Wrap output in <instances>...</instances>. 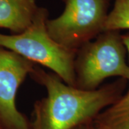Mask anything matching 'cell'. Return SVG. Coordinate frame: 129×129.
<instances>
[{
	"label": "cell",
	"mask_w": 129,
	"mask_h": 129,
	"mask_svg": "<svg viewBox=\"0 0 129 129\" xmlns=\"http://www.w3.org/2000/svg\"><path fill=\"white\" fill-rule=\"evenodd\" d=\"M75 129H100L98 128L97 126H95L94 123L91 122V123H86V124L82 125L80 126H79L78 128H76Z\"/></svg>",
	"instance_id": "10"
},
{
	"label": "cell",
	"mask_w": 129,
	"mask_h": 129,
	"mask_svg": "<svg viewBox=\"0 0 129 129\" xmlns=\"http://www.w3.org/2000/svg\"><path fill=\"white\" fill-rule=\"evenodd\" d=\"M62 13L47 19L46 27L54 40L77 51L104 32L108 0H63Z\"/></svg>",
	"instance_id": "4"
},
{
	"label": "cell",
	"mask_w": 129,
	"mask_h": 129,
	"mask_svg": "<svg viewBox=\"0 0 129 129\" xmlns=\"http://www.w3.org/2000/svg\"><path fill=\"white\" fill-rule=\"evenodd\" d=\"M29 76L44 86L47 95L35 102L32 129H75L92 122L123 95L128 80L118 78L92 90L64 83L54 73L35 66Z\"/></svg>",
	"instance_id": "1"
},
{
	"label": "cell",
	"mask_w": 129,
	"mask_h": 129,
	"mask_svg": "<svg viewBox=\"0 0 129 129\" xmlns=\"http://www.w3.org/2000/svg\"><path fill=\"white\" fill-rule=\"evenodd\" d=\"M0 129H4L3 128H2V125L0 124Z\"/></svg>",
	"instance_id": "11"
},
{
	"label": "cell",
	"mask_w": 129,
	"mask_h": 129,
	"mask_svg": "<svg viewBox=\"0 0 129 129\" xmlns=\"http://www.w3.org/2000/svg\"><path fill=\"white\" fill-rule=\"evenodd\" d=\"M40 8L35 0H0V28L14 34L24 31Z\"/></svg>",
	"instance_id": "6"
},
{
	"label": "cell",
	"mask_w": 129,
	"mask_h": 129,
	"mask_svg": "<svg viewBox=\"0 0 129 129\" xmlns=\"http://www.w3.org/2000/svg\"><path fill=\"white\" fill-rule=\"evenodd\" d=\"M120 31H104L77 50L75 60L76 88L92 90L107 78L129 80V64Z\"/></svg>",
	"instance_id": "3"
},
{
	"label": "cell",
	"mask_w": 129,
	"mask_h": 129,
	"mask_svg": "<svg viewBox=\"0 0 129 129\" xmlns=\"http://www.w3.org/2000/svg\"><path fill=\"white\" fill-rule=\"evenodd\" d=\"M92 123L100 129H129V103L116 102L101 112Z\"/></svg>",
	"instance_id": "7"
},
{
	"label": "cell",
	"mask_w": 129,
	"mask_h": 129,
	"mask_svg": "<svg viewBox=\"0 0 129 129\" xmlns=\"http://www.w3.org/2000/svg\"><path fill=\"white\" fill-rule=\"evenodd\" d=\"M48 14L47 9L40 7L31 25L24 31L12 35L0 33V47L50 69L64 83L75 86L77 51L64 47L50 36L46 27Z\"/></svg>",
	"instance_id": "2"
},
{
	"label": "cell",
	"mask_w": 129,
	"mask_h": 129,
	"mask_svg": "<svg viewBox=\"0 0 129 129\" xmlns=\"http://www.w3.org/2000/svg\"><path fill=\"white\" fill-rule=\"evenodd\" d=\"M36 65L0 47V124L4 129H32L31 122L17 109L18 89Z\"/></svg>",
	"instance_id": "5"
},
{
	"label": "cell",
	"mask_w": 129,
	"mask_h": 129,
	"mask_svg": "<svg viewBox=\"0 0 129 129\" xmlns=\"http://www.w3.org/2000/svg\"><path fill=\"white\" fill-rule=\"evenodd\" d=\"M122 29H129V0H115L104 25V31Z\"/></svg>",
	"instance_id": "8"
},
{
	"label": "cell",
	"mask_w": 129,
	"mask_h": 129,
	"mask_svg": "<svg viewBox=\"0 0 129 129\" xmlns=\"http://www.w3.org/2000/svg\"><path fill=\"white\" fill-rule=\"evenodd\" d=\"M108 1H109V0H108Z\"/></svg>",
	"instance_id": "12"
},
{
	"label": "cell",
	"mask_w": 129,
	"mask_h": 129,
	"mask_svg": "<svg viewBox=\"0 0 129 129\" xmlns=\"http://www.w3.org/2000/svg\"><path fill=\"white\" fill-rule=\"evenodd\" d=\"M122 38H123V43H124L125 46V48L127 50V53H128V56L129 64V33L122 35ZM117 102L120 103H129V85L128 88L126 90V92H125L123 95L121 97Z\"/></svg>",
	"instance_id": "9"
}]
</instances>
